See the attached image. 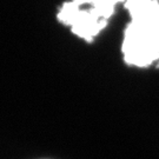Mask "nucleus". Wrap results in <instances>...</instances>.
Returning <instances> with one entry per match:
<instances>
[{
	"instance_id": "1",
	"label": "nucleus",
	"mask_w": 159,
	"mask_h": 159,
	"mask_svg": "<svg viewBox=\"0 0 159 159\" xmlns=\"http://www.w3.org/2000/svg\"><path fill=\"white\" fill-rule=\"evenodd\" d=\"M131 21L121 51L130 66L148 67L159 60V0H126Z\"/></svg>"
},
{
	"instance_id": "2",
	"label": "nucleus",
	"mask_w": 159,
	"mask_h": 159,
	"mask_svg": "<svg viewBox=\"0 0 159 159\" xmlns=\"http://www.w3.org/2000/svg\"><path fill=\"white\" fill-rule=\"evenodd\" d=\"M126 0H72L65 2L58 13V20L68 26L72 33L87 43L107 26L116 6Z\"/></svg>"
}]
</instances>
